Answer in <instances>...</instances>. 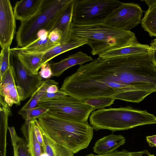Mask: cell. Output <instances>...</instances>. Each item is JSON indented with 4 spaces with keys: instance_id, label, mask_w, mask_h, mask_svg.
<instances>
[{
    "instance_id": "6da1fadb",
    "label": "cell",
    "mask_w": 156,
    "mask_h": 156,
    "mask_svg": "<svg viewBox=\"0 0 156 156\" xmlns=\"http://www.w3.org/2000/svg\"><path fill=\"white\" fill-rule=\"evenodd\" d=\"M37 119L50 138L74 154L87 148L93 136L94 129L88 123L67 120L49 112Z\"/></svg>"
},
{
    "instance_id": "7a4b0ae2",
    "label": "cell",
    "mask_w": 156,
    "mask_h": 156,
    "mask_svg": "<svg viewBox=\"0 0 156 156\" xmlns=\"http://www.w3.org/2000/svg\"><path fill=\"white\" fill-rule=\"evenodd\" d=\"M71 35L87 40L93 55L129 46L139 43L135 34L105 24L104 23L89 25L72 23Z\"/></svg>"
},
{
    "instance_id": "3957f363",
    "label": "cell",
    "mask_w": 156,
    "mask_h": 156,
    "mask_svg": "<svg viewBox=\"0 0 156 156\" xmlns=\"http://www.w3.org/2000/svg\"><path fill=\"white\" fill-rule=\"evenodd\" d=\"M89 121L90 125L96 131L106 129L115 132L156 124V117L146 111L127 106L94 111L90 116Z\"/></svg>"
},
{
    "instance_id": "277c9868",
    "label": "cell",
    "mask_w": 156,
    "mask_h": 156,
    "mask_svg": "<svg viewBox=\"0 0 156 156\" xmlns=\"http://www.w3.org/2000/svg\"><path fill=\"white\" fill-rule=\"evenodd\" d=\"M72 0H43L36 14L21 22L16 36L18 48H22L35 40L40 30L49 32L55 22Z\"/></svg>"
},
{
    "instance_id": "5b68a950",
    "label": "cell",
    "mask_w": 156,
    "mask_h": 156,
    "mask_svg": "<svg viewBox=\"0 0 156 156\" xmlns=\"http://www.w3.org/2000/svg\"><path fill=\"white\" fill-rule=\"evenodd\" d=\"M122 2L117 0H75L72 23L81 25L104 23Z\"/></svg>"
},
{
    "instance_id": "8992f818",
    "label": "cell",
    "mask_w": 156,
    "mask_h": 156,
    "mask_svg": "<svg viewBox=\"0 0 156 156\" xmlns=\"http://www.w3.org/2000/svg\"><path fill=\"white\" fill-rule=\"evenodd\" d=\"M38 105L48 109V112L63 119L85 123H88L90 114L95 109L83 100L68 95L39 101Z\"/></svg>"
},
{
    "instance_id": "52a82bcc",
    "label": "cell",
    "mask_w": 156,
    "mask_h": 156,
    "mask_svg": "<svg viewBox=\"0 0 156 156\" xmlns=\"http://www.w3.org/2000/svg\"><path fill=\"white\" fill-rule=\"evenodd\" d=\"M143 12L137 4L122 2L105 20L104 23L119 29L130 31L141 23Z\"/></svg>"
},
{
    "instance_id": "ba28073f",
    "label": "cell",
    "mask_w": 156,
    "mask_h": 156,
    "mask_svg": "<svg viewBox=\"0 0 156 156\" xmlns=\"http://www.w3.org/2000/svg\"><path fill=\"white\" fill-rule=\"evenodd\" d=\"M14 55L16 58L14 67L16 84L22 91L23 101L31 97L44 81L39 74H34L31 73Z\"/></svg>"
},
{
    "instance_id": "9c48e42d",
    "label": "cell",
    "mask_w": 156,
    "mask_h": 156,
    "mask_svg": "<svg viewBox=\"0 0 156 156\" xmlns=\"http://www.w3.org/2000/svg\"><path fill=\"white\" fill-rule=\"evenodd\" d=\"M16 18L10 1L0 0V44L10 46L15 34Z\"/></svg>"
},
{
    "instance_id": "30bf717a",
    "label": "cell",
    "mask_w": 156,
    "mask_h": 156,
    "mask_svg": "<svg viewBox=\"0 0 156 156\" xmlns=\"http://www.w3.org/2000/svg\"><path fill=\"white\" fill-rule=\"evenodd\" d=\"M0 95L10 107L20 105L23 101V93L17 85L14 67L11 65L0 80Z\"/></svg>"
},
{
    "instance_id": "8fae6325",
    "label": "cell",
    "mask_w": 156,
    "mask_h": 156,
    "mask_svg": "<svg viewBox=\"0 0 156 156\" xmlns=\"http://www.w3.org/2000/svg\"><path fill=\"white\" fill-rule=\"evenodd\" d=\"M93 59L86 54L79 51L58 62L51 63L53 76H59L68 68L76 65H81Z\"/></svg>"
},
{
    "instance_id": "7c38bea8",
    "label": "cell",
    "mask_w": 156,
    "mask_h": 156,
    "mask_svg": "<svg viewBox=\"0 0 156 156\" xmlns=\"http://www.w3.org/2000/svg\"><path fill=\"white\" fill-rule=\"evenodd\" d=\"M49 33L45 29H41L37 33V38L32 42L22 48L16 47L11 49L30 53H44L58 45L51 42L49 40Z\"/></svg>"
},
{
    "instance_id": "4fadbf2b",
    "label": "cell",
    "mask_w": 156,
    "mask_h": 156,
    "mask_svg": "<svg viewBox=\"0 0 156 156\" xmlns=\"http://www.w3.org/2000/svg\"><path fill=\"white\" fill-rule=\"evenodd\" d=\"M87 40L79 38L71 35L70 38L61 42L59 44L53 48L44 53L42 64L48 62L58 55L70 50L87 44Z\"/></svg>"
},
{
    "instance_id": "5bb4252c",
    "label": "cell",
    "mask_w": 156,
    "mask_h": 156,
    "mask_svg": "<svg viewBox=\"0 0 156 156\" xmlns=\"http://www.w3.org/2000/svg\"><path fill=\"white\" fill-rule=\"evenodd\" d=\"M43 0H22L17 2L13 11L16 20L23 22L28 20L38 12Z\"/></svg>"
},
{
    "instance_id": "9a60e30c",
    "label": "cell",
    "mask_w": 156,
    "mask_h": 156,
    "mask_svg": "<svg viewBox=\"0 0 156 156\" xmlns=\"http://www.w3.org/2000/svg\"><path fill=\"white\" fill-rule=\"evenodd\" d=\"M126 142L125 138L121 135L111 134L98 139L93 147L94 151L98 155L111 153Z\"/></svg>"
},
{
    "instance_id": "2e32d148",
    "label": "cell",
    "mask_w": 156,
    "mask_h": 156,
    "mask_svg": "<svg viewBox=\"0 0 156 156\" xmlns=\"http://www.w3.org/2000/svg\"><path fill=\"white\" fill-rule=\"evenodd\" d=\"M75 1V0H72L67 5L56 20L50 31L56 28L60 30L62 34L61 42L67 40L70 37V30L72 23V15Z\"/></svg>"
},
{
    "instance_id": "e0dca14e",
    "label": "cell",
    "mask_w": 156,
    "mask_h": 156,
    "mask_svg": "<svg viewBox=\"0 0 156 156\" xmlns=\"http://www.w3.org/2000/svg\"><path fill=\"white\" fill-rule=\"evenodd\" d=\"M10 50L30 72L34 74H38L44 53H30L11 48Z\"/></svg>"
},
{
    "instance_id": "ac0fdd59",
    "label": "cell",
    "mask_w": 156,
    "mask_h": 156,
    "mask_svg": "<svg viewBox=\"0 0 156 156\" xmlns=\"http://www.w3.org/2000/svg\"><path fill=\"white\" fill-rule=\"evenodd\" d=\"M34 126V119L25 121L21 130L28 143L32 156H42V147L36 137Z\"/></svg>"
},
{
    "instance_id": "d6986e66",
    "label": "cell",
    "mask_w": 156,
    "mask_h": 156,
    "mask_svg": "<svg viewBox=\"0 0 156 156\" xmlns=\"http://www.w3.org/2000/svg\"><path fill=\"white\" fill-rule=\"evenodd\" d=\"M148 6L141 23L144 30L151 37H156V0H144Z\"/></svg>"
},
{
    "instance_id": "ffe728a7",
    "label": "cell",
    "mask_w": 156,
    "mask_h": 156,
    "mask_svg": "<svg viewBox=\"0 0 156 156\" xmlns=\"http://www.w3.org/2000/svg\"><path fill=\"white\" fill-rule=\"evenodd\" d=\"M151 53L149 45L138 43L128 47L108 51L99 55L100 58L124 56L136 54Z\"/></svg>"
},
{
    "instance_id": "44dd1931",
    "label": "cell",
    "mask_w": 156,
    "mask_h": 156,
    "mask_svg": "<svg viewBox=\"0 0 156 156\" xmlns=\"http://www.w3.org/2000/svg\"><path fill=\"white\" fill-rule=\"evenodd\" d=\"M40 127L44 144L42 151L47 156H74L72 151L52 140Z\"/></svg>"
},
{
    "instance_id": "7402d4cb",
    "label": "cell",
    "mask_w": 156,
    "mask_h": 156,
    "mask_svg": "<svg viewBox=\"0 0 156 156\" xmlns=\"http://www.w3.org/2000/svg\"><path fill=\"white\" fill-rule=\"evenodd\" d=\"M58 83L52 80L47 79L44 81L41 86L31 96L30 98L22 108L21 109L32 108L37 106L40 99L48 87L52 84H58Z\"/></svg>"
},
{
    "instance_id": "603a6c76",
    "label": "cell",
    "mask_w": 156,
    "mask_h": 156,
    "mask_svg": "<svg viewBox=\"0 0 156 156\" xmlns=\"http://www.w3.org/2000/svg\"><path fill=\"white\" fill-rule=\"evenodd\" d=\"M49 110L44 107L38 106L32 108L21 109L18 112L25 121L37 119L43 114L48 112Z\"/></svg>"
},
{
    "instance_id": "cb8c5ba5",
    "label": "cell",
    "mask_w": 156,
    "mask_h": 156,
    "mask_svg": "<svg viewBox=\"0 0 156 156\" xmlns=\"http://www.w3.org/2000/svg\"><path fill=\"white\" fill-rule=\"evenodd\" d=\"M115 100L112 97H102L83 100L86 104L94 107L95 109H102L111 106Z\"/></svg>"
},
{
    "instance_id": "d4e9b609",
    "label": "cell",
    "mask_w": 156,
    "mask_h": 156,
    "mask_svg": "<svg viewBox=\"0 0 156 156\" xmlns=\"http://www.w3.org/2000/svg\"><path fill=\"white\" fill-rule=\"evenodd\" d=\"M11 52L10 46L2 48L0 55V79L1 80L11 65L10 57Z\"/></svg>"
},
{
    "instance_id": "484cf974",
    "label": "cell",
    "mask_w": 156,
    "mask_h": 156,
    "mask_svg": "<svg viewBox=\"0 0 156 156\" xmlns=\"http://www.w3.org/2000/svg\"><path fill=\"white\" fill-rule=\"evenodd\" d=\"M16 144L19 156H32L26 140L17 135L16 136Z\"/></svg>"
},
{
    "instance_id": "4316f807",
    "label": "cell",
    "mask_w": 156,
    "mask_h": 156,
    "mask_svg": "<svg viewBox=\"0 0 156 156\" xmlns=\"http://www.w3.org/2000/svg\"><path fill=\"white\" fill-rule=\"evenodd\" d=\"M148 152V151L146 150L136 152H130L124 149L119 151L116 150L108 154L95 155V156H144Z\"/></svg>"
},
{
    "instance_id": "83f0119b",
    "label": "cell",
    "mask_w": 156,
    "mask_h": 156,
    "mask_svg": "<svg viewBox=\"0 0 156 156\" xmlns=\"http://www.w3.org/2000/svg\"><path fill=\"white\" fill-rule=\"evenodd\" d=\"M38 74L42 78L49 79L53 76V73L51 65L49 62L43 64L41 66Z\"/></svg>"
},
{
    "instance_id": "f1b7e54d",
    "label": "cell",
    "mask_w": 156,
    "mask_h": 156,
    "mask_svg": "<svg viewBox=\"0 0 156 156\" xmlns=\"http://www.w3.org/2000/svg\"><path fill=\"white\" fill-rule=\"evenodd\" d=\"M62 34L61 31L58 29H55L49 32L48 38L52 43L59 44L62 41Z\"/></svg>"
},
{
    "instance_id": "f546056e",
    "label": "cell",
    "mask_w": 156,
    "mask_h": 156,
    "mask_svg": "<svg viewBox=\"0 0 156 156\" xmlns=\"http://www.w3.org/2000/svg\"><path fill=\"white\" fill-rule=\"evenodd\" d=\"M68 95L66 92L60 90H59L58 91L55 93H49L45 92L41 97L39 101L66 96Z\"/></svg>"
},
{
    "instance_id": "4dcf8cb0",
    "label": "cell",
    "mask_w": 156,
    "mask_h": 156,
    "mask_svg": "<svg viewBox=\"0 0 156 156\" xmlns=\"http://www.w3.org/2000/svg\"><path fill=\"white\" fill-rule=\"evenodd\" d=\"M8 130L9 132L12 144L13 146L14 156H19L16 144V136L17 135L15 128L13 126L9 127Z\"/></svg>"
},
{
    "instance_id": "1f68e13d",
    "label": "cell",
    "mask_w": 156,
    "mask_h": 156,
    "mask_svg": "<svg viewBox=\"0 0 156 156\" xmlns=\"http://www.w3.org/2000/svg\"><path fill=\"white\" fill-rule=\"evenodd\" d=\"M34 130L37 139L41 146L42 149L44 147V144L40 126L37 119H34Z\"/></svg>"
},
{
    "instance_id": "d6a6232c",
    "label": "cell",
    "mask_w": 156,
    "mask_h": 156,
    "mask_svg": "<svg viewBox=\"0 0 156 156\" xmlns=\"http://www.w3.org/2000/svg\"><path fill=\"white\" fill-rule=\"evenodd\" d=\"M150 47L151 50V62L156 67V38L151 41Z\"/></svg>"
},
{
    "instance_id": "836d02e7",
    "label": "cell",
    "mask_w": 156,
    "mask_h": 156,
    "mask_svg": "<svg viewBox=\"0 0 156 156\" xmlns=\"http://www.w3.org/2000/svg\"><path fill=\"white\" fill-rule=\"evenodd\" d=\"M146 140L150 147H156V134L146 136Z\"/></svg>"
},
{
    "instance_id": "e575fe53",
    "label": "cell",
    "mask_w": 156,
    "mask_h": 156,
    "mask_svg": "<svg viewBox=\"0 0 156 156\" xmlns=\"http://www.w3.org/2000/svg\"><path fill=\"white\" fill-rule=\"evenodd\" d=\"M56 84H52L49 86L47 89L46 92L49 93H53L57 92L59 90L58 87Z\"/></svg>"
},
{
    "instance_id": "d590c367",
    "label": "cell",
    "mask_w": 156,
    "mask_h": 156,
    "mask_svg": "<svg viewBox=\"0 0 156 156\" xmlns=\"http://www.w3.org/2000/svg\"><path fill=\"white\" fill-rule=\"evenodd\" d=\"M145 156H155L154 154H151L149 151L145 155Z\"/></svg>"
},
{
    "instance_id": "8d00e7d4",
    "label": "cell",
    "mask_w": 156,
    "mask_h": 156,
    "mask_svg": "<svg viewBox=\"0 0 156 156\" xmlns=\"http://www.w3.org/2000/svg\"><path fill=\"white\" fill-rule=\"evenodd\" d=\"M85 156H95V155L93 154H90Z\"/></svg>"
}]
</instances>
